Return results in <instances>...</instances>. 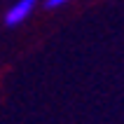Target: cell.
<instances>
[{"label":"cell","instance_id":"obj_1","mask_svg":"<svg viewBox=\"0 0 124 124\" xmlns=\"http://www.w3.org/2000/svg\"><path fill=\"white\" fill-rule=\"evenodd\" d=\"M38 0H16L9 9L5 12V23L7 26H19L31 16V12L35 9Z\"/></svg>","mask_w":124,"mask_h":124},{"label":"cell","instance_id":"obj_2","mask_svg":"<svg viewBox=\"0 0 124 124\" xmlns=\"http://www.w3.org/2000/svg\"><path fill=\"white\" fill-rule=\"evenodd\" d=\"M66 2H70V0H45V7L47 9H56V7L66 5Z\"/></svg>","mask_w":124,"mask_h":124}]
</instances>
